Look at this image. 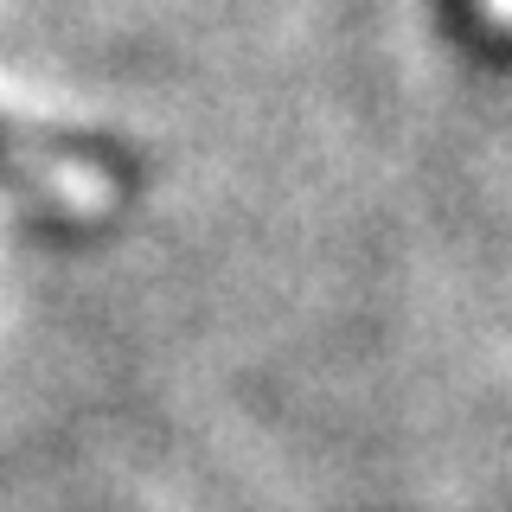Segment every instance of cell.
<instances>
[{
    "instance_id": "1",
    "label": "cell",
    "mask_w": 512,
    "mask_h": 512,
    "mask_svg": "<svg viewBox=\"0 0 512 512\" xmlns=\"http://www.w3.org/2000/svg\"><path fill=\"white\" fill-rule=\"evenodd\" d=\"M0 186L52 205V212H109V199L122 192V167L109 160V148L0 116Z\"/></svg>"
},
{
    "instance_id": "2",
    "label": "cell",
    "mask_w": 512,
    "mask_h": 512,
    "mask_svg": "<svg viewBox=\"0 0 512 512\" xmlns=\"http://www.w3.org/2000/svg\"><path fill=\"white\" fill-rule=\"evenodd\" d=\"M493 13H500V20H512V0H493Z\"/></svg>"
}]
</instances>
